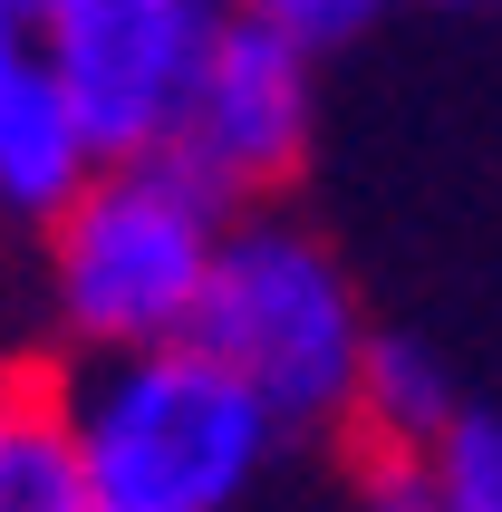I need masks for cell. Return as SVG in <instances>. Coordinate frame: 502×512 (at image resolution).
Returning a JSON list of instances; mask_svg holds the SVG:
<instances>
[{
	"label": "cell",
	"instance_id": "8fae6325",
	"mask_svg": "<svg viewBox=\"0 0 502 512\" xmlns=\"http://www.w3.org/2000/svg\"><path fill=\"white\" fill-rule=\"evenodd\" d=\"M358 512H445L435 455H377V445H367V464H358Z\"/></svg>",
	"mask_w": 502,
	"mask_h": 512
},
{
	"label": "cell",
	"instance_id": "6da1fadb",
	"mask_svg": "<svg viewBox=\"0 0 502 512\" xmlns=\"http://www.w3.org/2000/svg\"><path fill=\"white\" fill-rule=\"evenodd\" d=\"M232 223H242V213H232L194 165H174V155L97 165V184L49 223L58 319H68L97 358L194 339Z\"/></svg>",
	"mask_w": 502,
	"mask_h": 512
},
{
	"label": "cell",
	"instance_id": "3957f363",
	"mask_svg": "<svg viewBox=\"0 0 502 512\" xmlns=\"http://www.w3.org/2000/svg\"><path fill=\"white\" fill-rule=\"evenodd\" d=\"M194 348L223 358L280 426H338V416H358L377 339L319 232L280 223V213H242L223 242V271L203 290Z\"/></svg>",
	"mask_w": 502,
	"mask_h": 512
},
{
	"label": "cell",
	"instance_id": "5bb4252c",
	"mask_svg": "<svg viewBox=\"0 0 502 512\" xmlns=\"http://www.w3.org/2000/svg\"><path fill=\"white\" fill-rule=\"evenodd\" d=\"M445 10H502V0H445Z\"/></svg>",
	"mask_w": 502,
	"mask_h": 512
},
{
	"label": "cell",
	"instance_id": "30bf717a",
	"mask_svg": "<svg viewBox=\"0 0 502 512\" xmlns=\"http://www.w3.org/2000/svg\"><path fill=\"white\" fill-rule=\"evenodd\" d=\"M242 20H261V29H290L300 49H329V39H348V29H367L387 0H232Z\"/></svg>",
	"mask_w": 502,
	"mask_h": 512
},
{
	"label": "cell",
	"instance_id": "4fadbf2b",
	"mask_svg": "<svg viewBox=\"0 0 502 512\" xmlns=\"http://www.w3.org/2000/svg\"><path fill=\"white\" fill-rule=\"evenodd\" d=\"M0 20H20V29H39V20H49V0H0Z\"/></svg>",
	"mask_w": 502,
	"mask_h": 512
},
{
	"label": "cell",
	"instance_id": "52a82bcc",
	"mask_svg": "<svg viewBox=\"0 0 502 512\" xmlns=\"http://www.w3.org/2000/svg\"><path fill=\"white\" fill-rule=\"evenodd\" d=\"M0 512H97L78 406L49 377H0Z\"/></svg>",
	"mask_w": 502,
	"mask_h": 512
},
{
	"label": "cell",
	"instance_id": "ba28073f",
	"mask_svg": "<svg viewBox=\"0 0 502 512\" xmlns=\"http://www.w3.org/2000/svg\"><path fill=\"white\" fill-rule=\"evenodd\" d=\"M358 426L377 455H435L464 406H454V377L435 368V348L416 339H377L367 348V387H358Z\"/></svg>",
	"mask_w": 502,
	"mask_h": 512
},
{
	"label": "cell",
	"instance_id": "9c48e42d",
	"mask_svg": "<svg viewBox=\"0 0 502 512\" xmlns=\"http://www.w3.org/2000/svg\"><path fill=\"white\" fill-rule=\"evenodd\" d=\"M435 484H445V512H502V416H464L435 445Z\"/></svg>",
	"mask_w": 502,
	"mask_h": 512
},
{
	"label": "cell",
	"instance_id": "8992f818",
	"mask_svg": "<svg viewBox=\"0 0 502 512\" xmlns=\"http://www.w3.org/2000/svg\"><path fill=\"white\" fill-rule=\"evenodd\" d=\"M97 136L78 126V107H68V87L49 78V58L20 78V97H10V116H0V213H20V223H58L68 203L97 184Z\"/></svg>",
	"mask_w": 502,
	"mask_h": 512
},
{
	"label": "cell",
	"instance_id": "7a4b0ae2",
	"mask_svg": "<svg viewBox=\"0 0 502 512\" xmlns=\"http://www.w3.org/2000/svg\"><path fill=\"white\" fill-rule=\"evenodd\" d=\"M97 512H232L271 464L280 416L194 339L97 358L78 397Z\"/></svg>",
	"mask_w": 502,
	"mask_h": 512
},
{
	"label": "cell",
	"instance_id": "5b68a950",
	"mask_svg": "<svg viewBox=\"0 0 502 512\" xmlns=\"http://www.w3.org/2000/svg\"><path fill=\"white\" fill-rule=\"evenodd\" d=\"M165 155L194 165L232 213L280 194L309 155V49L290 29H261V20L232 10L223 49H213V68H203V87H194V107H184Z\"/></svg>",
	"mask_w": 502,
	"mask_h": 512
},
{
	"label": "cell",
	"instance_id": "277c9868",
	"mask_svg": "<svg viewBox=\"0 0 502 512\" xmlns=\"http://www.w3.org/2000/svg\"><path fill=\"white\" fill-rule=\"evenodd\" d=\"M223 29H232V0H49L39 58L68 87L97 155L126 165V155L174 145Z\"/></svg>",
	"mask_w": 502,
	"mask_h": 512
},
{
	"label": "cell",
	"instance_id": "7c38bea8",
	"mask_svg": "<svg viewBox=\"0 0 502 512\" xmlns=\"http://www.w3.org/2000/svg\"><path fill=\"white\" fill-rule=\"evenodd\" d=\"M39 68V29L20 20H0V116H10V97H20V78Z\"/></svg>",
	"mask_w": 502,
	"mask_h": 512
}]
</instances>
